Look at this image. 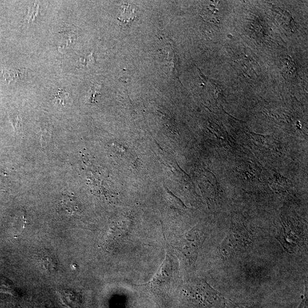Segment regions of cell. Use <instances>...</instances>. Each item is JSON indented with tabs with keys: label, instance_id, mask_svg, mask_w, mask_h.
I'll return each mask as SVG.
<instances>
[{
	"label": "cell",
	"instance_id": "cell-1",
	"mask_svg": "<svg viewBox=\"0 0 308 308\" xmlns=\"http://www.w3.org/2000/svg\"><path fill=\"white\" fill-rule=\"evenodd\" d=\"M276 238L287 252L300 254L307 249V226L298 216L284 215L280 219Z\"/></svg>",
	"mask_w": 308,
	"mask_h": 308
},
{
	"label": "cell",
	"instance_id": "cell-2",
	"mask_svg": "<svg viewBox=\"0 0 308 308\" xmlns=\"http://www.w3.org/2000/svg\"><path fill=\"white\" fill-rule=\"evenodd\" d=\"M184 293L189 302L200 308H233L235 306L203 279L189 283Z\"/></svg>",
	"mask_w": 308,
	"mask_h": 308
},
{
	"label": "cell",
	"instance_id": "cell-3",
	"mask_svg": "<svg viewBox=\"0 0 308 308\" xmlns=\"http://www.w3.org/2000/svg\"><path fill=\"white\" fill-rule=\"evenodd\" d=\"M255 236L251 229L240 220L232 221L228 234L220 244L224 258H231L246 252L254 244Z\"/></svg>",
	"mask_w": 308,
	"mask_h": 308
},
{
	"label": "cell",
	"instance_id": "cell-4",
	"mask_svg": "<svg viewBox=\"0 0 308 308\" xmlns=\"http://www.w3.org/2000/svg\"><path fill=\"white\" fill-rule=\"evenodd\" d=\"M204 233L193 228L186 234L179 237L173 243V247L189 265L195 263L200 249L204 242Z\"/></svg>",
	"mask_w": 308,
	"mask_h": 308
},
{
	"label": "cell",
	"instance_id": "cell-5",
	"mask_svg": "<svg viewBox=\"0 0 308 308\" xmlns=\"http://www.w3.org/2000/svg\"><path fill=\"white\" fill-rule=\"evenodd\" d=\"M57 211L59 214L66 216H71L77 210L76 201L69 196L62 197L57 205Z\"/></svg>",
	"mask_w": 308,
	"mask_h": 308
},
{
	"label": "cell",
	"instance_id": "cell-6",
	"mask_svg": "<svg viewBox=\"0 0 308 308\" xmlns=\"http://www.w3.org/2000/svg\"><path fill=\"white\" fill-rule=\"evenodd\" d=\"M172 266L168 259H165L163 265L160 268L158 273L155 276L152 282L153 284H160L168 283L172 275Z\"/></svg>",
	"mask_w": 308,
	"mask_h": 308
},
{
	"label": "cell",
	"instance_id": "cell-7",
	"mask_svg": "<svg viewBox=\"0 0 308 308\" xmlns=\"http://www.w3.org/2000/svg\"><path fill=\"white\" fill-rule=\"evenodd\" d=\"M68 94L65 90L59 89L54 96L53 102L59 105H65L68 100Z\"/></svg>",
	"mask_w": 308,
	"mask_h": 308
},
{
	"label": "cell",
	"instance_id": "cell-8",
	"mask_svg": "<svg viewBox=\"0 0 308 308\" xmlns=\"http://www.w3.org/2000/svg\"><path fill=\"white\" fill-rule=\"evenodd\" d=\"M39 6L35 3H34L33 5L29 6L28 13H27V17L25 19L26 21L30 22L34 20L35 17L38 14Z\"/></svg>",
	"mask_w": 308,
	"mask_h": 308
},
{
	"label": "cell",
	"instance_id": "cell-9",
	"mask_svg": "<svg viewBox=\"0 0 308 308\" xmlns=\"http://www.w3.org/2000/svg\"><path fill=\"white\" fill-rule=\"evenodd\" d=\"M10 121L12 123L15 131L21 132L22 128L21 118L17 115H13L10 117Z\"/></svg>",
	"mask_w": 308,
	"mask_h": 308
},
{
	"label": "cell",
	"instance_id": "cell-10",
	"mask_svg": "<svg viewBox=\"0 0 308 308\" xmlns=\"http://www.w3.org/2000/svg\"><path fill=\"white\" fill-rule=\"evenodd\" d=\"M98 90H99L98 86H93L89 90L88 95H87V100L90 101H93L94 98L98 95Z\"/></svg>",
	"mask_w": 308,
	"mask_h": 308
},
{
	"label": "cell",
	"instance_id": "cell-11",
	"mask_svg": "<svg viewBox=\"0 0 308 308\" xmlns=\"http://www.w3.org/2000/svg\"><path fill=\"white\" fill-rule=\"evenodd\" d=\"M307 288H306L305 294L303 296L301 303L298 308H307L308 307V295Z\"/></svg>",
	"mask_w": 308,
	"mask_h": 308
},
{
	"label": "cell",
	"instance_id": "cell-12",
	"mask_svg": "<svg viewBox=\"0 0 308 308\" xmlns=\"http://www.w3.org/2000/svg\"><path fill=\"white\" fill-rule=\"evenodd\" d=\"M233 308H255V307H245V306H236L235 305L234 307H233Z\"/></svg>",
	"mask_w": 308,
	"mask_h": 308
}]
</instances>
